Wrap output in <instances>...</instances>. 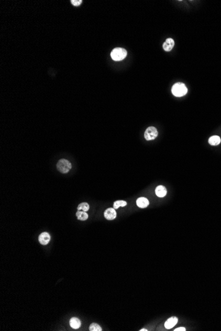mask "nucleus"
<instances>
[{
	"label": "nucleus",
	"mask_w": 221,
	"mask_h": 331,
	"mask_svg": "<svg viewBox=\"0 0 221 331\" xmlns=\"http://www.w3.org/2000/svg\"><path fill=\"white\" fill-rule=\"evenodd\" d=\"M172 92L173 95H175V97H182V96H184L187 94V89L184 83L179 82L176 83L173 86Z\"/></svg>",
	"instance_id": "f257e3e1"
},
{
	"label": "nucleus",
	"mask_w": 221,
	"mask_h": 331,
	"mask_svg": "<svg viewBox=\"0 0 221 331\" xmlns=\"http://www.w3.org/2000/svg\"><path fill=\"white\" fill-rule=\"evenodd\" d=\"M127 55V51L122 48H116L112 50L110 53L111 58L114 61H120L126 58Z\"/></svg>",
	"instance_id": "f03ea898"
},
{
	"label": "nucleus",
	"mask_w": 221,
	"mask_h": 331,
	"mask_svg": "<svg viewBox=\"0 0 221 331\" xmlns=\"http://www.w3.org/2000/svg\"><path fill=\"white\" fill-rule=\"evenodd\" d=\"M72 163L69 161L65 159H61L56 164V167L60 173L62 174L68 173L72 169Z\"/></svg>",
	"instance_id": "7ed1b4c3"
},
{
	"label": "nucleus",
	"mask_w": 221,
	"mask_h": 331,
	"mask_svg": "<svg viewBox=\"0 0 221 331\" xmlns=\"http://www.w3.org/2000/svg\"><path fill=\"white\" fill-rule=\"evenodd\" d=\"M158 132L157 129L154 126H150L144 132V138L147 141L154 140L158 137Z\"/></svg>",
	"instance_id": "20e7f679"
},
{
	"label": "nucleus",
	"mask_w": 221,
	"mask_h": 331,
	"mask_svg": "<svg viewBox=\"0 0 221 331\" xmlns=\"http://www.w3.org/2000/svg\"><path fill=\"white\" fill-rule=\"evenodd\" d=\"M51 241V235L47 232H43L39 236V241L42 245H46Z\"/></svg>",
	"instance_id": "39448f33"
},
{
	"label": "nucleus",
	"mask_w": 221,
	"mask_h": 331,
	"mask_svg": "<svg viewBox=\"0 0 221 331\" xmlns=\"http://www.w3.org/2000/svg\"><path fill=\"white\" fill-rule=\"evenodd\" d=\"M104 216L107 220H113L116 218L117 212L114 208H107L104 212Z\"/></svg>",
	"instance_id": "423d86ee"
},
{
	"label": "nucleus",
	"mask_w": 221,
	"mask_h": 331,
	"mask_svg": "<svg viewBox=\"0 0 221 331\" xmlns=\"http://www.w3.org/2000/svg\"><path fill=\"white\" fill-rule=\"evenodd\" d=\"M174 44L175 42L174 39H171V38H168L164 42V44H163V48H164L165 52H170L174 48Z\"/></svg>",
	"instance_id": "0eeeda50"
},
{
	"label": "nucleus",
	"mask_w": 221,
	"mask_h": 331,
	"mask_svg": "<svg viewBox=\"0 0 221 331\" xmlns=\"http://www.w3.org/2000/svg\"><path fill=\"white\" fill-rule=\"evenodd\" d=\"M178 321V319L177 317H170V319H168L167 320V321H165V327L167 328V329H171V328H173L174 327V326L177 324Z\"/></svg>",
	"instance_id": "6e6552de"
},
{
	"label": "nucleus",
	"mask_w": 221,
	"mask_h": 331,
	"mask_svg": "<svg viewBox=\"0 0 221 331\" xmlns=\"http://www.w3.org/2000/svg\"><path fill=\"white\" fill-rule=\"evenodd\" d=\"M137 206L140 208H145L149 205V201L146 198H144V197H140V198H139L137 199Z\"/></svg>",
	"instance_id": "1a4fd4ad"
},
{
	"label": "nucleus",
	"mask_w": 221,
	"mask_h": 331,
	"mask_svg": "<svg viewBox=\"0 0 221 331\" xmlns=\"http://www.w3.org/2000/svg\"><path fill=\"white\" fill-rule=\"evenodd\" d=\"M155 193L158 196V197H160V198H163V197H164L165 195H166L167 194V190L166 188H165V187L164 186H158L156 187V190H155Z\"/></svg>",
	"instance_id": "9d476101"
},
{
	"label": "nucleus",
	"mask_w": 221,
	"mask_h": 331,
	"mask_svg": "<svg viewBox=\"0 0 221 331\" xmlns=\"http://www.w3.org/2000/svg\"><path fill=\"white\" fill-rule=\"evenodd\" d=\"M70 325L72 328H74V329H77L81 327V321L78 318L72 317L70 320Z\"/></svg>",
	"instance_id": "9b49d317"
},
{
	"label": "nucleus",
	"mask_w": 221,
	"mask_h": 331,
	"mask_svg": "<svg viewBox=\"0 0 221 331\" xmlns=\"http://www.w3.org/2000/svg\"><path fill=\"white\" fill-rule=\"evenodd\" d=\"M221 141L220 138L218 136H213L208 139V143L211 145H218Z\"/></svg>",
	"instance_id": "f8f14e48"
},
{
	"label": "nucleus",
	"mask_w": 221,
	"mask_h": 331,
	"mask_svg": "<svg viewBox=\"0 0 221 331\" xmlns=\"http://www.w3.org/2000/svg\"><path fill=\"white\" fill-rule=\"evenodd\" d=\"M76 216L79 220L81 221H85L88 219V214L86 213V212L84 211H77L76 212Z\"/></svg>",
	"instance_id": "ddd939ff"
},
{
	"label": "nucleus",
	"mask_w": 221,
	"mask_h": 331,
	"mask_svg": "<svg viewBox=\"0 0 221 331\" xmlns=\"http://www.w3.org/2000/svg\"><path fill=\"white\" fill-rule=\"evenodd\" d=\"M77 209L78 211L82 210V211H84V212H87V211L89 210V205L87 202H83V203H81L80 204H79L78 206H77Z\"/></svg>",
	"instance_id": "4468645a"
},
{
	"label": "nucleus",
	"mask_w": 221,
	"mask_h": 331,
	"mask_svg": "<svg viewBox=\"0 0 221 331\" xmlns=\"http://www.w3.org/2000/svg\"><path fill=\"white\" fill-rule=\"evenodd\" d=\"M127 202H125L124 200L115 201L113 204V208L116 209L119 208V207H124L125 206H127Z\"/></svg>",
	"instance_id": "2eb2a0df"
},
{
	"label": "nucleus",
	"mask_w": 221,
	"mask_h": 331,
	"mask_svg": "<svg viewBox=\"0 0 221 331\" xmlns=\"http://www.w3.org/2000/svg\"><path fill=\"white\" fill-rule=\"evenodd\" d=\"M89 330L90 331H101L102 328L100 326L97 324V323H92L89 327Z\"/></svg>",
	"instance_id": "dca6fc26"
},
{
	"label": "nucleus",
	"mask_w": 221,
	"mask_h": 331,
	"mask_svg": "<svg viewBox=\"0 0 221 331\" xmlns=\"http://www.w3.org/2000/svg\"><path fill=\"white\" fill-rule=\"evenodd\" d=\"M71 3L74 6H79L82 3V0H72Z\"/></svg>",
	"instance_id": "f3484780"
},
{
	"label": "nucleus",
	"mask_w": 221,
	"mask_h": 331,
	"mask_svg": "<svg viewBox=\"0 0 221 331\" xmlns=\"http://www.w3.org/2000/svg\"><path fill=\"white\" fill-rule=\"evenodd\" d=\"M175 331H185V328L184 327H179V328H177L176 329L174 330Z\"/></svg>",
	"instance_id": "a211bd4d"
},
{
	"label": "nucleus",
	"mask_w": 221,
	"mask_h": 331,
	"mask_svg": "<svg viewBox=\"0 0 221 331\" xmlns=\"http://www.w3.org/2000/svg\"><path fill=\"white\" fill-rule=\"evenodd\" d=\"M140 330V331H147L148 330L144 329H144H141V330Z\"/></svg>",
	"instance_id": "6ab92c4d"
}]
</instances>
